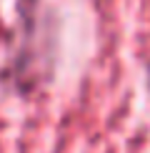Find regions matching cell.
<instances>
[{
	"label": "cell",
	"mask_w": 150,
	"mask_h": 153,
	"mask_svg": "<svg viewBox=\"0 0 150 153\" xmlns=\"http://www.w3.org/2000/svg\"><path fill=\"white\" fill-rule=\"evenodd\" d=\"M38 8H40V0H15V10H18L20 28H23V35H25V43H23L20 53H18V58H23V55L30 50V40H33V35H35Z\"/></svg>",
	"instance_id": "6da1fadb"
},
{
	"label": "cell",
	"mask_w": 150,
	"mask_h": 153,
	"mask_svg": "<svg viewBox=\"0 0 150 153\" xmlns=\"http://www.w3.org/2000/svg\"><path fill=\"white\" fill-rule=\"evenodd\" d=\"M145 80H148V91H150V60H148V68H145Z\"/></svg>",
	"instance_id": "7a4b0ae2"
},
{
	"label": "cell",
	"mask_w": 150,
	"mask_h": 153,
	"mask_svg": "<svg viewBox=\"0 0 150 153\" xmlns=\"http://www.w3.org/2000/svg\"><path fill=\"white\" fill-rule=\"evenodd\" d=\"M0 33H3V20H0Z\"/></svg>",
	"instance_id": "3957f363"
}]
</instances>
